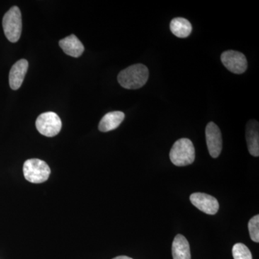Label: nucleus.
<instances>
[{"mask_svg": "<svg viewBox=\"0 0 259 259\" xmlns=\"http://www.w3.org/2000/svg\"><path fill=\"white\" fill-rule=\"evenodd\" d=\"M149 76L148 68L144 64L132 65L120 71L117 80L122 88L127 90H138L147 82Z\"/></svg>", "mask_w": 259, "mask_h": 259, "instance_id": "obj_1", "label": "nucleus"}, {"mask_svg": "<svg viewBox=\"0 0 259 259\" xmlns=\"http://www.w3.org/2000/svg\"><path fill=\"white\" fill-rule=\"evenodd\" d=\"M170 159L177 166L192 164L195 158V150L192 141L188 139H181L172 146L169 153Z\"/></svg>", "mask_w": 259, "mask_h": 259, "instance_id": "obj_2", "label": "nucleus"}, {"mask_svg": "<svg viewBox=\"0 0 259 259\" xmlns=\"http://www.w3.org/2000/svg\"><path fill=\"white\" fill-rule=\"evenodd\" d=\"M23 174L26 180L31 183H44L49 180L51 168L45 161L38 158H31L24 163Z\"/></svg>", "mask_w": 259, "mask_h": 259, "instance_id": "obj_3", "label": "nucleus"}, {"mask_svg": "<svg viewBox=\"0 0 259 259\" xmlns=\"http://www.w3.org/2000/svg\"><path fill=\"white\" fill-rule=\"evenodd\" d=\"M3 26L7 38L12 42H18L22 32L21 12L18 7H13L5 13Z\"/></svg>", "mask_w": 259, "mask_h": 259, "instance_id": "obj_4", "label": "nucleus"}, {"mask_svg": "<svg viewBox=\"0 0 259 259\" xmlns=\"http://www.w3.org/2000/svg\"><path fill=\"white\" fill-rule=\"evenodd\" d=\"M35 126L38 132L47 137H54L60 133L62 122L55 112H44L38 116Z\"/></svg>", "mask_w": 259, "mask_h": 259, "instance_id": "obj_5", "label": "nucleus"}, {"mask_svg": "<svg viewBox=\"0 0 259 259\" xmlns=\"http://www.w3.org/2000/svg\"><path fill=\"white\" fill-rule=\"evenodd\" d=\"M221 61L226 69L233 74H243L248 67L246 58L239 51H225L221 55Z\"/></svg>", "mask_w": 259, "mask_h": 259, "instance_id": "obj_6", "label": "nucleus"}, {"mask_svg": "<svg viewBox=\"0 0 259 259\" xmlns=\"http://www.w3.org/2000/svg\"><path fill=\"white\" fill-rule=\"evenodd\" d=\"M206 141L209 153L216 158L221 154L223 148V139L221 130L213 122H209L206 127Z\"/></svg>", "mask_w": 259, "mask_h": 259, "instance_id": "obj_7", "label": "nucleus"}, {"mask_svg": "<svg viewBox=\"0 0 259 259\" xmlns=\"http://www.w3.org/2000/svg\"><path fill=\"white\" fill-rule=\"evenodd\" d=\"M190 201L194 207L207 214H215L220 205L217 199L205 193L196 192L191 194Z\"/></svg>", "mask_w": 259, "mask_h": 259, "instance_id": "obj_8", "label": "nucleus"}, {"mask_svg": "<svg viewBox=\"0 0 259 259\" xmlns=\"http://www.w3.org/2000/svg\"><path fill=\"white\" fill-rule=\"evenodd\" d=\"M28 69V62L25 59L17 61L10 71L9 82L12 90H17L21 87Z\"/></svg>", "mask_w": 259, "mask_h": 259, "instance_id": "obj_9", "label": "nucleus"}, {"mask_svg": "<svg viewBox=\"0 0 259 259\" xmlns=\"http://www.w3.org/2000/svg\"><path fill=\"white\" fill-rule=\"evenodd\" d=\"M259 125L256 120L248 121L246 125V141L250 154L259 156Z\"/></svg>", "mask_w": 259, "mask_h": 259, "instance_id": "obj_10", "label": "nucleus"}, {"mask_svg": "<svg viewBox=\"0 0 259 259\" xmlns=\"http://www.w3.org/2000/svg\"><path fill=\"white\" fill-rule=\"evenodd\" d=\"M59 46L65 54L71 57L78 58L82 55L84 47L82 42L74 35L65 37L59 41Z\"/></svg>", "mask_w": 259, "mask_h": 259, "instance_id": "obj_11", "label": "nucleus"}, {"mask_svg": "<svg viewBox=\"0 0 259 259\" xmlns=\"http://www.w3.org/2000/svg\"><path fill=\"white\" fill-rule=\"evenodd\" d=\"M125 118V114L120 111L110 112L102 117L99 124V130L101 132H109L120 126Z\"/></svg>", "mask_w": 259, "mask_h": 259, "instance_id": "obj_12", "label": "nucleus"}, {"mask_svg": "<svg viewBox=\"0 0 259 259\" xmlns=\"http://www.w3.org/2000/svg\"><path fill=\"white\" fill-rule=\"evenodd\" d=\"M172 255L173 259H191L190 243L182 235H177L174 239Z\"/></svg>", "mask_w": 259, "mask_h": 259, "instance_id": "obj_13", "label": "nucleus"}, {"mask_svg": "<svg viewBox=\"0 0 259 259\" xmlns=\"http://www.w3.org/2000/svg\"><path fill=\"white\" fill-rule=\"evenodd\" d=\"M170 30L175 36L185 38L192 32V24L185 18H174L170 23Z\"/></svg>", "mask_w": 259, "mask_h": 259, "instance_id": "obj_14", "label": "nucleus"}, {"mask_svg": "<svg viewBox=\"0 0 259 259\" xmlns=\"http://www.w3.org/2000/svg\"><path fill=\"white\" fill-rule=\"evenodd\" d=\"M232 253L234 259H253L249 248L243 243H238L233 245Z\"/></svg>", "mask_w": 259, "mask_h": 259, "instance_id": "obj_15", "label": "nucleus"}, {"mask_svg": "<svg viewBox=\"0 0 259 259\" xmlns=\"http://www.w3.org/2000/svg\"><path fill=\"white\" fill-rule=\"evenodd\" d=\"M248 231L252 241L259 242V215L256 214L250 220L248 223Z\"/></svg>", "mask_w": 259, "mask_h": 259, "instance_id": "obj_16", "label": "nucleus"}, {"mask_svg": "<svg viewBox=\"0 0 259 259\" xmlns=\"http://www.w3.org/2000/svg\"><path fill=\"white\" fill-rule=\"evenodd\" d=\"M113 259H133L132 258H130L128 256H125V255H120V256L115 257Z\"/></svg>", "mask_w": 259, "mask_h": 259, "instance_id": "obj_17", "label": "nucleus"}]
</instances>
